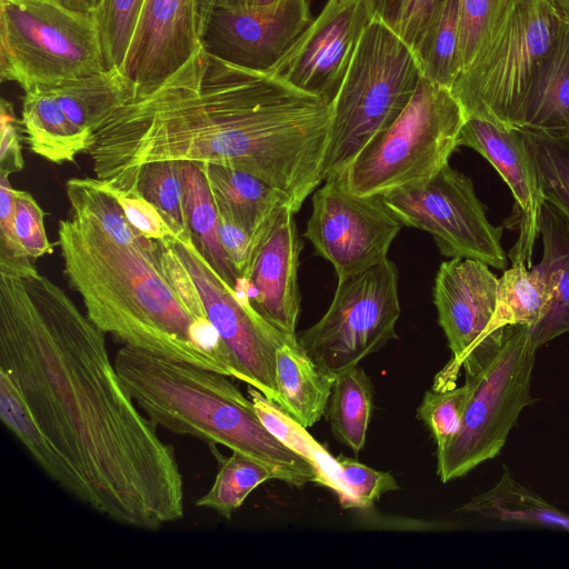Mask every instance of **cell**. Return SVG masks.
<instances>
[{"instance_id": "18", "label": "cell", "mask_w": 569, "mask_h": 569, "mask_svg": "<svg viewBox=\"0 0 569 569\" xmlns=\"http://www.w3.org/2000/svg\"><path fill=\"white\" fill-rule=\"evenodd\" d=\"M460 146L480 153L509 187L520 214L519 236L509 251V258L512 263L532 267L545 199L521 130L468 117L458 139Z\"/></svg>"}, {"instance_id": "8", "label": "cell", "mask_w": 569, "mask_h": 569, "mask_svg": "<svg viewBox=\"0 0 569 569\" xmlns=\"http://www.w3.org/2000/svg\"><path fill=\"white\" fill-rule=\"evenodd\" d=\"M0 66L24 92L108 70L93 13L48 0H0Z\"/></svg>"}, {"instance_id": "26", "label": "cell", "mask_w": 569, "mask_h": 569, "mask_svg": "<svg viewBox=\"0 0 569 569\" xmlns=\"http://www.w3.org/2000/svg\"><path fill=\"white\" fill-rule=\"evenodd\" d=\"M482 518L569 531V515L513 479L503 466L500 480L460 508Z\"/></svg>"}, {"instance_id": "15", "label": "cell", "mask_w": 569, "mask_h": 569, "mask_svg": "<svg viewBox=\"0 0 569 569\" xmlns=\"http://www.w3.org/2000/svg\"><path fill=\"white\" fill-rule=\"evenodd\" d=\"M372 19L365 0H328L268 73L331 104Z\"/></svg>"}, {"instance_id": "10", "label": "cell", "mask_w": 569, "mask_h": 569, "mask_svg": "<svg viewBox=\"0 0 569 569\" xmlns=\"http://www.w3.org/2000/svg\"><path fill=\"white\" fill-rule=\"evenodd\" d=\"M399 316L398 271L387 259L338 280L326 313L297 340L319 366L337 376L396 339Z\"/></svg>"}, {"instance_id": "28", "label": "cell", "mask_w": 569, "mask_h": 569, "mask_svg": "<svg viewBox=\"0 0 569 569\" xmlns=\"http://www.w3.org/2000/svg\"><path fill=\"white\" fill-rule=\"evenodd\" d=\"M66 193L72 214L90 219L114 241L160 259V243L131 226L103 180L71 178L66 182Z\"/></svg>"}, {"instance_id": "19", "label": "cell", "mask_w": 569, "mask_h": 569, "mask_svg": "<svg viewBox=\"0 0 569 569\" xmlns=\"http://www.w3.org/2000/svg\"><path fill=\"white\" fill-rule=\"evenodd\" d=\"M301 248L295 212L287 207L260 243L246 279L239 280L237 288L259 317L284 335H297Z\"/></svg>"}, {"instance_id": "31", "label": "cell", "mask_w": 569, "mask_h": 569, "mask_svg": "<svg viewBox=\"0 0 569 569\" xmlns=\"http://www.w3.org/2000/svg\"><path fill=\"white\" fill-rule=\"evenodd\" d=\"M184 202L192 239L219 276L233 289L238 276L220 241V219L203 173L194 162H182Z\"/></svg>"}, {"instance_id": "12", "label": "cell", "mask_w": 569, "mask_h": 569, "mask_svg": "<svg viewBox=\"0 0 569 569\" xmlns=\"http://www.w3.org/2000/svg\"><path fill=\"white\" fill-rule=\"evenodd\" d=\"M171 242L194 283L207 319L228 350L233 378L277 403L276 353L291 335L278 331L259 317L213 269L191 234L173 237Z\"/></svg>"}, {"instance_id": "30", "label": "cell", "mask_w": 569, "mask_h": 569, "mask_svg": "<svg viewBox=\"0 0 569 569\" xmlns=\"http://www.w3.org/2000/svg\"><path fill=\"white\" fill-rule=\"evenodd\" d=\"M373 406V386L360 367L336 376L327 406L333 437L358 455L366 445Z\"/></svg>"}, {"instance_id": "25", "label": "cell", "mask_w": 569, "mask_h": 569, "mask_svg": "<svg viewBox=\"0 0 569 569\" xmlns=\"http://www.w3.org/2000/svg\"><path fill=\"white\" fill-rule=\"evenodd\" d=\"M555 295V276L543 262L530 268L512 263L499 278L496 310L486 339L508 326L532 329L550 311Z\"/></svg>"}, {"instance_id": "13", "label": "cell", "mask_w": 569, "mask_h": 569, "mask_svg": "<svg viewBox=\"0 0 569 569\" xmlns=\"http://www.w3.org/2000/svg\"><path fill=\"white\" fill-rule=\"evenodd\" d=\"M323 181L313 193L303 236L333 266L338 280L387 260L402 223L382 197L352 192L345 172Z\"/></svg>"}, {"instance_id": "17", "label": "cell", "mask_w": 569, "mask_h": 569, "mask_svg": "<svg viewBox=\"0 0 569 569\" xmlns=\"http://www.w3.org/2000/svg\"><path fill=\"white\" fill-rule=\"evenodd\" d=\"M200 47L197 0H144L121 69L133 96L158 87Z\"/></svg>"}, {"instance_id": "16", "label": "cell", "mask_w": 569, "mask_h": 569, "mask_svg": "<svg viewBox=\"0 0 569 569\" xmlns=\"http://www.w3.org/2000/svg\"><path fill=\"white\" fill-rule=\"evenodd\" d=\"M308 0L269 8L216 6L200 34L203 49L230 64L269 72L311 23Z\"/></svg>"}, {"instance_id": "44", "label": "cell", "mask_w": 569, "mask_h": 569, "mask_svg": "<svg viewBox=\"0 0 569 569\" xmlns=\"http://www.w3.org/2000/svg\"><path fill=\"white\" fill-rule=\"evenodd\" d=\"M106 182V181H104ZM128 221L143 237L161 242L174 237L161 212L140 193H124L106 182Z\"/></svg>"}, {"instance_id": "33", "label": "cell", "mask_w": 569, "mask_h": 569, "mask_svg": "<svg viewBox=\"0 0 569 569\" xmlns=\"http://www.w3.org/2000/svg\"><path fill=\"white\" fill-rule=\"evenodd\" d=\"M209 445L219 468L212 486L196 501V506L230 519L251 491L274 476L267 466L244 453L231 451V456L223 457L214 443Z\"/></svg>"}, {"instance_id": "43", "label": "cell", "mask_w": 569, "mask_h": 569, "mask_svg": "<svg viewBox=\"0 0 569 569\" xmlns=\"http://www.w3.org/2000/svg\"><path fill=\"white\" fill-rule=\"evenodd\" d=\"M500 1L460 0V72L475 57Z\"/></svg>"}, {"instance_id": "40", "label": "cell", "mask_w": 569, "mask_h": 569, "mask_svg": "<svg viewBox=\"0 0 569 569\" xmlns=\"http://www.w3.org/2000/svg\"><path fill=\"white\" fill-rule=\"evenodd\" d=\"M336 460L346 493L345 508L369 509L383 493L399 489L390 472L372 469L342 455Z\"/></svg>"}, {"instance_id": "4", "label": "cell", "mask_w": 569, "mask_h": 569, "mask_svg": "<svg viewBox=\"0 0 569 569\" xmlns=\"http://www.w3.org/2000/svg\"><path fill=\"white\" fill-rule=\"evenodd\" d=\"M113 363L157 427L244 453L288 485L318 483L315 467L264 427L251 399L227 376L126 345Z\"/></svg>"}, {"instance_id": "36", "label": "cell", "mask_w": 569, "mask_h": 569, "mask_svg": "<svg viewBox=\"0 0 569 569\" xmlns=\"http://www.w3.org/2000/svg\"><path fill=\"white\" fill-rule=\"evenodd\" d=\"M521 132L533 160L545 201L569 220V138L527 130Z\"/></svg>"}, {"instance_id": "11", "label": "cell", "mask_w": 569, "mask_h": 569, "mask_svg": "<svg viewBox=\"0 0 569 569\" xmlns=\"http://www.w3.org/2000/svg\"><path fill=\"white\" fill-rule=\"evenodd\" d=\"M381 197L402 226L429 232L442 256L506 269L502 228L489 221L471 179L449 163L421 186Z\"/></svg>"}, {"instance_id": "37", "label": "cell", "mask_w": 569, "mask_h": 569, "mask_svg": "<svg viewBox=\"0 0 569 569\" xmlns=\"http://www.w3.org/2000/svg\"><path fill=\"white\" fill-rule=\"evenodd\" d=\"M375 19L398 34L416 57L426 46L446 0H365Z\"/></svg>"}, {"instance_id": "42", "label": "cell", "mask_w": 569, "mask_h": 569, "mask_svg": "<svg viewBox=\"0 0 569 569\" xmlns=\"http://www.w3.org/2000/svg\"><path fill=\"white\" fill-rule=\"evenodd\" d=\"M10 174L0 172V272L19 273L33 268L14 231V188Z\"/></svg>"}, {"instance_id": "20", "label": "cell", "mask_w": 569, "mask_h": 569, "mask_svg": "<svg viewBox=\"0 0 569 569\" xmlns=\"http://www.w3.org/2000/svg\"><path fill=\"white\" fill-rule=\"evenodd\" d=\"M197 164L204 176L219 217L250 234L256 254L281 211L291 208L290 201L251 173L213 163Z\"/></svg>"}, {"instance_id": "9", "label": "cell", "mask_w": 569, "mask_h": 569, "mask_svg": "<svg viewBox=\"0 0 569 569\" xmlns=\"http://www.w3.org/2000/svg\"><path fill=\"white\" fill-rule=\"evenodd\" d=\"M536 351L529 327L508 326L491 360L466 372L470 392L460 428L437 451V473L442 482L467 475L501 451L520 412L536 401L531 395Z\"/></svg>"}, {"instance_id": "23", "label": "cell", "mask_w": 569, "mask_h": 569, "mask_svg": "<svg viewBox=\"0 0 569 569\" xmlns=\"http://www.w3.org/2000/svg\"><path fill=\"white\" fill-rule=\"evenodd\" d=\"M21 123L30 151L54 164L74 162L93 146V136L70 122L44 86L24 92Z\"/></svg>"}, {"instance_id": "1", "label": "cell", "mask_w": 569, "mask_h": 569, "mask_svg": "<svg viewBox=\"0 0 569 569\" xmlns=\"http://www.w3.org/2000/svg\"><path fill=\"white\" fill-rule=\"evenodd\" d=\"M0 370L77 477L83 503L146 530L183 517L173 447L138 409L106 333L36 267L0 272Z\"/></svg>"}, {"instance_id": "21", "label": "cell", "mask_w": 569, "mask_h": 569, "mask_svg": "<svg viewBox=\"0 0 569 569\" xmlns=\"http://www.w3.org/2000/svg\"><path fill=\"white\" fill-rule=\"evenodd\" d=\"M336 375L319 366L289 336L277 349L278 402L287 415L305 428L318 422L327 410Z\"/></svg>"}, {"instance_id": "41", "label": "cell", "mask_w": 569, "mask_h": 569, "mask_svg": "<svg viewBox=\"0 0 569 569\" xmlns=\"http://www.w3.org/2000/svg\"><path fill=\"white\" fill-rule=\"evenodd\" d=\"M43 219L44 212L36 199L27 191L14 189V231L23 251L31 259L53 252Z\"/></svg>"}, {"instance_id": "48", "label": "cell", "mask_w": 569, "mask_h": 569, "mask_svg": "<svg viewBox=\"0 0 569 569\" xmlns=\"http://www.w3.org/2000/svg\"><path fill=\"white\" fill-rule=\"evenodd\" d=\"M66 9L82 13H93L101 0H48Z\"/></svg>"}, {"instance_id": "39", "label": "cell", "mask_w": 569, "mask_h": 569, "mask_svg": "<svg viewBox=\"0 0 569 569\" xmlns=\"http://www.w3.org/2000/svg\"><path fill=\"white\" fill-rule=\"evenodd\" d=\"M469 392L467 382L460 387L432 388L426 391L417 416L432 435L437 451L443 449L458 432Z\"/></svg>"}, {"instance_id": "29", "label": "cell", "mask_w": 569, "mask_h": 569, "mask_svg": "<svg viewBox=\"0 0 569 569\" xmlns=\"http://www.w3.org/2000/svg\"><path fill=\"white\" fill-rule=\"evenodd\" d=\"M0 417L41 469L82 501L80 482L33 420L9 376L0 370Z\"/></svg>"}, {"instance_id": "32", "label": "cell", "mask_w": 569, "mask_h": 569, "mask_svg": "<svg viewBox=\"0 0 569 569\" xmlns=\"http://www.w3.org/2000/svg\"><path fill=\"white\" fill-rule=\"evenodd\" d=\"M248 395L264 427L283 445L308 460L317 470L318 483L333 491L345 507L346 493L340 482L336 458L309 435L307 428L293 420L260 391L249 386Z\"/></svg>"}, {"instance_id": "38", "label": "cell", "mask_w": 569, "mask_h": 569, "mask_svg": "<svg viewBox=\"0 0 569 569\" xmlns=\"http://www.w3.org/2000/svg\"><path fill=\"white\" fill-rule=\"evenodd\" d=\"M144 0H101L93 12L107 68L122 69Z\"/></svg>"}, {"instance_id": "45", "label": "cell", "mask_w": 569, "mask_h": 569, "mask_svg": "<svg viewBox=\"0 0 569 569\" xmlns=\"http://www.w3.org/2000/svg\"><path fill=\"white\" fill-rule=\"evenodd\" d=\"M22 140H24V134L21 120L17 119L12 103L2 99L0 111V172L11 174L23 169Z\"/></svg>"}, {"instance_id": "2", "label": "cell", "mask_w": 569, "mask_h": 569, "mask_svg": "<svg viewBox=\"0 0 569 569\" xmlns=\"http://www.w3.org/2000/svg\"><path fill=\"white\" fill-rule=\"evenodd\" d=\"M330 114L326 100L201 46L162 83L112 113L88 153L96 177L124 193L136 191L146 163H213L263 180L296 213L323 181Z\"/></svg>"}, {"instance_id": "3", "label": "cell", "mask_w": 569, "mask_h": 569, "mask_svg": "<svg viewBox=\"0 0 569 569\" xmlns=\"http://www.w3.org/2000/svg\"><path fill=\"white\" fill-rule=\"evenodd\" d=\"M58 246L70 288L104 333L126 346L233 378L216 329L186 307L160 259L114 241L90 219L72 213L59 221Z\"/></svg>"}, {"instance_id": "5", "label": "cell", "mask_w": 569, "mask_h": 569, "mask_svg": "<svg viewBox=\"0 0 569 569\" xmlns=\"http://www.w3.org/2000/svg\"><path fill=\"white\" fill-rule=\"evenodd\" d=\"M563 18L553 0L500 1L475 57L451 87L467 118L516 127Z\"/></svg>"}, {"instance_id": "7", "label": "cell", "mask_w": 569, "mask_h": 569, "mask_svg": "<svg viewBox=\"0 0 569 569\" xmlns=\"http://www.w3.org/2000/svg\"><path fill=\"white\" fill-rule=\"evenodd\" d=\"M466 119L451 89L421 77L399 117L342 171L348 187L360 196H382L426 183L448 163Z\"/></svg>"}, {"instance_id": "46", "label": "cell", "mask_w": 569, "mask_h": 569, "mask_svg": "<svg viewBox=\"0 0 569 569\" xmlns=\"http://www.w3.org/2000/svg\"><path fill=\"white\" fill-rule=\"evenodd\" d=\"M219 237L238 279H246L254 257L250 234L237 224L220 218ZM239 282V281H238Z\"/></svg>"}, {"instance_id": "47", "label": "cell", "mask_w": 569, "mask_h": 569, "mask_svg": "<svg viewBox=\"0 0 569 569\" xmlns=\"http://www.w3.org/2000/svg\"><path fill=\"white\" fill-rule=\"evenodd\" d=\"M282 1L284 0H217L216 6L233 8H269L278 6Z\"/></svg>"}, {"instance_id": "34", "label": "cell", "mask_w": 569, "mask_h": 569, "mask_svg": "<svg viewBox=\"0 0 569 569\" xmlns=\"http://www.w3.org/2000/svg\"><path fill=\"white\" fill-rule=\"evenodd\" d=\"M163 216L174 237L191 234L184 202L182 162L154 161L143 164L136 178V191Z\"/></svg>"}, {"instance_id": "14", "label": "cell", "mask_w": 569, "mask_h": 569, "mask_svg": "<svg viewBox=\"0 0 569 569\" xmlns=\"http://www.w3.org/2000/svg\"><path fill=\"white\" fill-rule=\"evenodd\" d=\"M498 284L499 278L481 261L451 258L440 264L433 303L452 357L437 376L433 388L455 387L465 360L486 362L501 347L506 328L486 339L496 310Z\"/></svg>"}, {"instance_id": "24", "label": "cell", "mask_w": 569, "mask_h": 569, "mask_svg": "<svg viewBox=\"0 0 569 569\" xmlns=\"http://www.w3.org/2000/svg\"><path fill=\"white\" fill-rule=\"evenodd\" d=\"M44 87L70 122L91 136L134 94L133 84L117 68Z\"/></svg>"}, {"instance_id": "50", "label": "cell", "mask_w": 569, "mask_h": 569, "mask_svg": "<svg viewBox=\"0 0 569 569\" xmlns=\"http://www.w3.org/2000/svg\"><path fill=\"white\" fill-rule=\"evenodd\" d=\"M559 11L569 20V0H553Z\"/></svg>"}, {"instance_id": "35", "label": "cell", "mask_w": 569, "mask_h": 569, "mask_svg": "<svg viewBox=\"0 0 569 569\" xmlns=\"http://www.w3.org/2000/svg\"><path fill=\"white\" fill-rule=\"evenodd\" d=\"M460 0H446L433 30L417 56L422 77L451 89L459 72Z\"/></svg>"}, {"instance_id": "49", "label": "cell", "mask_w": 569, "mask_h": 569, "mask_svg": "<svg viewBox=\"0 0 569 569\" xmlns=\"http://www.w3.org/2000/svg\"><path fill=\"white\" fill-rule=\"evenodd\" d=\"M217 0H197L198 4V14H199V31L201 34L202 29L216 6Z\"/></svg>"}, {"instance_id": "22", "label": "cell", "mask_w": 569, "mask_h": 569, "mask_svg": "<svg viewBox=\"0 0 569 569\" xmlns=\"http://www.w3.org/2000/svg\"><path fill=\"white\" fill-rule=\"evenodd\" d=\"M515 128L569 138V20L566 17L557 44L533 81Z\"/></svg>"}, {"instance_id": "6", "label": "cell", "mask_w": 569, "mask_h": 569, "mask_svg": "<svg viewBox=\"0 0 569 569\" xmlns=\"http://www.w3.org/2000/svg\"><path fill=\"white\" fill-rule=\"evenodd\" d=\"M422 77L411 48L372 19L331 102L322 178L340 173L405 110Z\"/></svg>"}, {"instance_id": "27", "label": "cell", "mask_w": 569, "mask_h": 569, "mask_svg": "<svg viewBox=\"0 0 569 569\" xmlns=\"http://www.w3.org/2000/svg\"><path fill=\"white\" fill-rule=\"evenodd\" d=\"M539 236L542 259L556 279V295L548 315L531 329L538 349L569 332V220L547 201L542 204Z\"/></svg>"}]
</instances>
